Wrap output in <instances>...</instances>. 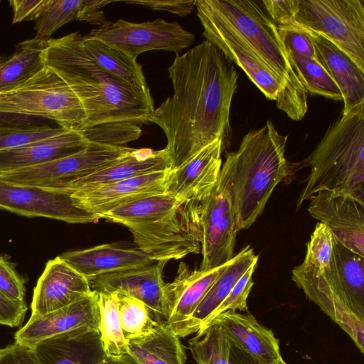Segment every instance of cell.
Listing matches in <instances>:
<instances>
[{
	"label": "cell",
	"mask_w": 364,
	"mask_h": 364,
	"mask_svg": "<svg viewBox=\"0 0 364 364\" xmlns=\"http://www.w3.org/2000/svg\"><path fill=\"white\" fill-rule=\"evenodd\" d=\"M133 148L93 141L82 151L36 166L0 173V180L14 185L63 190L72 182L103 168Z\"/></svg>",
	"instance_id": "obj_9"
},
{
	"label": "cell",
	"mask_w": 364,
	"mask_h": 364,
	"mask_svg": "<svg viewBox=\"0 0 364 364\" xmlns=\"http://www.w3.org/2000/svg\"><path fill=\"white\" fill-rule=\"evenodd\" d=\"M299 0H263L269 17L277 27H289L294 24Z\"/></svg>",
	"instance_id": "obj_44"
},
{
	"label": "cell",
	"mask_w": 364,
	"mask_h": 364,
	"mask_svg": "<svg viewBox=\"0 0 364 364\" xmlns=\"http://www.w3.org/2000/svg\"><path fill=\"white\" fill-rule=\"evenodd\" d=\"M171 170L139 176L72 194L79 205L100 218L105 213L123 203L146 196L165 193Z\"/></svg>",
	"instance_id": "obj_25"
},
{
	"label": "cell",
	"mask_w": 364,
	"mask_h": 364,
	"mask_svg": "<svg viewBox=\"0 0 364 364\" xmlns=\"http://www.w3.org/2000/svg\"><path fill=\"white\" fill-rule=\"evenodd\" d=\"M207 6L242 36L281 85L279 109L292 120L307 112V94L298 79L277 26L255 1L204 0Z\"/></svg>",
	"instance_id": "obj_5"
},
{
	"label": "cell",
	"mask_w": 364,
	"mask_h": 364,
	"mask_svg": "<svg viewBox=\"0 0 364 364\" xmlns=\"http://www.w3.org/2000/svg\"><path fill=\"white\" fill-rule=\"evenodd\" d=\"M127 228L134 243L153 261L177 260L201 250L198 201L183 203L156 220Z\"/></svg>",
	"instance_id": "obj_8"
},
{
	"label": "cell",
	"mask_w": 364,
	"mask_h": 364,
	"mask_svg": "<svg viewBox=\"0 0 364 364\" xmlns=\"http://www.w3.org/2000/svg\"><path fill=\"white\" fill-rule=\"evenodd\" d=\"M100 311L97 293L90 294L54 311L30 318L14 334V343L28 348L48 338L87 327L99 330Z\"/></svg>",
	"instance_id": "obj_18"
},
{
	"label": "cell",
	"mask_w": 364,
	"mask_h": 364,
	"mask_svg": "<svg viewBox=\"0 0 364 364\" xmlns=\"http://www.w3.org/2000/svg\"><path fill=\"white\" fill-rule=\"evenodd\" d=\"M291 65L300 82L311 94L342 101L341 92L319 60L288 52Z\"/></svg>",
	"instance_id": "obj_37"
},
{
	"label": "cell",
	"mask_w": 364,
	"mask_h": 364,
	"mask_svg": "<svg viewBox=\"0 0 364 364\" xmlns=\"http://www.w3.org/2000/svg\"><path fill=\"white\" fill-rule=\"evenodd\" d=\"M230 262L206 270H191L181 262L173 281L165 283L163 302L166 320L163 322L178 336L186 337V331L192 314Z\"/></svg>",
	"instance_id": "obj_17"
},
{
	"label": "cell",
	"mask_w": 364,
	"mask_h": 364,
	"mask_svg": "<svg viewBox=\"0 0 364 364\" xmlns=\"http://www.w3.org/2000/svg\"><path fill=\"white\" fill-rule=\"evenodd\" d=\"M309 200L310 215L326 225L344 247L364 257V200L338 191H321Z\"/></svg>",
	"instance_id": "obj_16"
},
{
	"label": "cell",
	"mask_w": 364,
	"mask_h": 364,
	"mask_svg": "<svg viewBox=\"0 0 364 364\" xmlns=\"http://www.w3.org/2000/svg\"><path fill=\"white\" fill-rule=\"evenodd\" d=\"M291 274L292 281L306 296L344 331L363 353L364 321L350 307L339 280L333 253L329 265L323 270H304L296 266Z\"/></svg>",
	"instance_id": "obj_13"
},
{
	"label": "cell",
	"mask_w": 364,
	"mask_h": 364,
	"mask_svg": "<svg viewBox=\"0 0 364 364\" xmlns=\"http://www.w3.org/2000/svg\"><path fill=\"white\" fill-rule=\"evenodd\" d=\"M0 291L13 300L25 301V281L16 270L14 264L1 255Z\"/></svg>",
	"instance_id": "obj_43"
},
{
	"label": "cell",
	"mask_w": 364,
	"mask_h": 364,
	"mask_svg": "<svg viewBox=\"0 0 364 364\" xmlns=\"http://www.w3.org/2000/svg\"><path fill=\"white\" fill-rule=\"evenodd\" d=\"M257 259L258 256L250 245L234 256L194 311L189 320L186 336L198 332L203 322L225 299L237 281Z\"/></svg>",
	"instance_id": "obj_30"
},
{
	"label": "cell",
	"mask_w": 364,
	"mask_h": 364,
	"mask_svg": "<svg viewBox=\"0 0 364 364\" xmlns=\"http://www.w3.org/2000/svg\"><path fill=\"white\" fill-rule=\"evenodd\" d=\"M182 204L168 194H154L119 205L100 218L127 227L159 219Z\"/></svg>",
	"instance_id": "obj_35"
},
{
	"label": "cell",
	"mask_w": 364,
	"mask_h": 364,
	"mask_svg": "<svg viewBox=\"0 0 364 364\" xmlns=\"http://www.w3.org/2000/svg\"><path fill=\"white\" fill-rule=\"evenodd\" d=\"M0 208L26 217H44L68 223L96 222L100 218L79 205L73 194L0 180Z\"/></svg>",
	"instance_id": "obj_14"
},
{
	"label": "cell",
	"mask_w": 364,
	"mask_h": 364,
	"mask_svg": "<svg viewBox=\"0 0 364 364\" xmlns=\"http://www.w3.org/2000/svg\"><path fill=\"white\" fill-rule=\"evenodd\" d=\"M39 364H102L107 358L98 329L83 327L31 348Z\"/></svg>",
	"instance_id": "obj_23"
},
{
	"label": "cell",
	"mask_w": 364,
	"mask_h": 364,
	"mask_svg": "<svg viewBox=\"0 0 364 364\" xmlns=\"http://www.w3.org/2000/svg\"><path fill=\"white\" fill-rule=\"evenodd\" d=\"M92 291L87 279L58 256L46 263L33 289L30 318L65 307Z\"/></svg>",
	"instance_id": "obj_19"
},
{
	"label": "cell",
	"mask_w": 364,
	"mask_h": 364,
	"mask_svg": "<svg viewBox=\"0 0 364 364\" xmlns=\"http://www.w3.org/2000/svg\"><path fill=\"white\" fill-rule=\"evenodd\" d=\"M81 43L85 53L107 71L135 87L149 88L142 66L136 59L88 34L81 36Z\"/></svg>",
	"instance_id": "obj_33"
},
{
	"label": "cell",
	"mask_w": 364,
	"mask_h": 364,
	"mask_svg": "<svg viewBox=\"0 0 364 364\" xmlns=\"http://www.w3.org/2000/svg\"><path fill=\"white\" fill-rule=\"evenodd\" d=\"M96 293L100 311L99 331L107 357L115 358L128 353V341L120 325L117 293Z\"/></svg>",
	"instance_id": "obj_36"
},
{
	"label": "cell",
	"mask_w": 364,
	"mask_h": 364,
	"mask_svg": "<svg viewBox=\"0 0 364 364\" xmlns=\"http://www.w3.org/2000/svg\"><path fill=\"white\" fill-rule=\"evenodd\" d=\"M27 305L13 300L0 291V325L11 328L19 326L24 320Z\"/></svg>",
	"instance_id": "obj_45"
},
{
	"label": "cell",
	"mask_w": 364,
	"mask_h": 364,
	"mask_svg": "<svg viewBox=\"0 0 364 364\" xmlns=\"http://www.w3.org/2000/svg\"><path fill=\"white\" fill-rule=\"evenodd\" d=\"M168 72L173 94L148 121L164 131L175 170L214 141L223 139L238 75L233 63L207 40L176 55Z\"/></svg>",
	"instance_id": "obj_1"
},
{
	"label": "cell",
	"mask_w": 364,
	"mask_h": 364,
	"mask_svg": "<svg viewBox=\"0 0 364 364\" xmlns=\"http://www.w3.org/2000/svg\"><path fill=\"white\" fill-rule=\"evenodd\" d=\"M287 139L267 121L247 132L236 151L227 154L218 178L229 193L239 230L257 220L275 187L289 176Z\"/></svg>",
	"instance_id": "obj_3"
},
{
	"label": "cell",
	"mask_w": 364,
	"mask_h": 364,
	"mask_svg": "<svg viewBox=\"0 0 364 364\" xmlns=\"http://www.w3.org/2000/svg\"><path fill=\"white\" fill-rule=\"evenodd\" d=\"M203 259L200 269L227 264L234 257L239 231L229 193L218 178L215 186L198 201Z\"/></svg>",
	"instance_id": "obj_11"
},
{
	"label": "cell",
	"mask_w": 364,
	"mask_h": 364,
	"mask_svg": "<svg viewBox=\"0 0 364 364\" xmlns=\"http://www.w3.org/2000/svg\"><path fill=\"white\" fill-rule=\"evenodd\" d=\"M112 2L107 0H44L35 20L36 36L50 38L61 26L74 21L100 26L107 21L101 9Z\"/></svg>",
	"instance_id": "obj_28"
},
{
	"label": "cell",
	"mask_w": 364,
	"mask_h": 364,
	"mask_svg": "<svg viewBox=\"0 0 364 364\" xmlns=\"http://www.w3.org/2000/svg\"><path fill=\"white\" fill-rule=\"evenodd\" d=\"M293 26L326 38L364 71L363 0H299Z\"/></svg>",
	"instance_id": "obj_7"
},
{
	"label": "cell",
	"mask_w": 364,
	"mask_h": 364,
	"mask_svg": "<svg viewBox=\"0 0 364 364\" xmlns=\"http://www.w3.org/2000/svg\"><path fill=\"white\" fill-rule=\"evenodd\" d=\"M59 257L87 280L107 273L149 265L154 262L134 243L126 242L67 252Z\"/></svg>",
	"instance_id": "obj_22"
},
{
	"label": "cell",
	"mask_w": 364,
	"mask_h": 364,
	"mask_svg": "<svg viewBox=\"0 0 364 364\" xmlns=\"http://www.w3.org/2000/svg\"><path fill=\"white\" fill-rule=\"evenodd\" d=\"M277 29L287 53H295L318 60L314 40L309 32L295 26L277 27Z\"/></svg>",
	"instance_id": "obj_42"
},
{
	"label": "cell",
	"mask_w": 364,
	"mask_h": 364,
	"mask_svg": "<svg viewBox=\"0 0 364 364\" xmlns=\"http://www.w3.org/2000/svg\"><path fill=\"white\" fill-rule=\"evenodd\" d=\"M223 142L222 139L214 141L186 164L171 170L165 193L183 203L200 200L218 181L222 166Z\"/></svg>",
	"instance_id": "obj_21"
},
{
	"label": "cell",
	"mask_w": 364,
	"mask_h": 364,
	"mask_svg": "<svg viewBox=\"0 0 364 364\" xmlns=\"http://www.w3.org/2000/svg\"><path fill=\"white\" fill-rule=\"evenodd\" d=\"M48 39L35 36L18 43L12 54L0 56V92L25 82L46 67L43 53Z\"/></svg>",
	"instance_id": "obj_32"
},
{
	"label": "cell",
	"mask_w": 364,
	"mask_h": 364,
	"mask_svg": "<svg viewBox=\"0 0 364 364\" xmlns=\"http://www.w3.org/2000/svg\"><path fill=\"white\" fill-rule=\"evenodd\" d=\"M102 364H140L129 353L115 358H107Z\"/></svg>",
	"instance_id": "obj_49"
},
{
	"label": "cell",
	"mask_w": 364,
	"mask_h": 364,
	"mask_svg": "<svg viewBox=\"0 0 364 364\" xmlns=\"http://www.w3.org/2000/svg\"><path fill=\"white\" fill-rule=\"evenodd\" d=\"M171 169L170 159L165 148L158 151L133 149L103 168L72 182L63 190L70 193L85 192L130 178Z\"/></svg>",
	"instance_id": "obj_24"
},
{
	"label": "cell",
	"mask_w": 364,
	"mask_h": 364,
	"mask_svg": "<svg viewBox=\"0 0 364 364\" xmlns=\"http://www.w3.org/2000/svg\"><path fill=\"white\" fill-rule=\"evenodd\" d=\"M319 62L338 87L343 102L342 114L364 102V71L326 38L309 33Z\"/></svg>",
	"instance_id": "obj_27"
},
{
	"label": "cell",
	"mask_w": 364,
	"mask_h": 364,
	"mask_svg": "<svg viewBox=\"0 0 364 364\" xmlns=\"http://www.w3.org/2000/svg\"><path fill=\"white\" fill-rule=\"evenodd\" d=\"M44 0H10L14 11L13 23L36 20Z\"/></svg>",
	"instance_id": "obj_48"
},
{
	"label": "cell",
	"mask_w": 364,
	"mask_h": 364,
	"mask_svg": "<svg viewBox=\"0 0 364 364\" xmlns=\"http://www.w3.org/2000/svg\"><path fill=\"white\" fill-rule=\"evenodd\" d=\"M333 255L350 307L364 321V257L344 247L335 237Z\"/></svg>",
	"instance_id": "obj_34"
},
{
	"label": "cell",
	"mask_w": 364,
	"mask_h": 364,
	"mask_svg": "<svg viewBox=\"0 0 364 364\" xmlns=\"http://www.w3.org/2000/svg\"><path fill=\"white\" fill-rule=\"evenodd\" d=\"M196 0H128V4H136L152 10L166 11L181 17L191 14L195 6Z\"/></svg>",
	"instance_id": "obj_46"
},
{
	"label": "cell",
	"mask_w": 364,
	"mask_h": 364,
	"mask_svg": "<svg viewBox=\"0 0 364 364\" xmlns=\"http://www.w3.org/2000/svg\"><path fill=\"white\" fill-rule=\"evenodd\" d=\"M0 364H39L31 348L14 343L0 349Z\"/></svg>",
	"instance_id": "obj_47"
},
{
	"label": "cell",
	"mask_w": 364,
	"mask_h": 364,
	"mask_svg": "<svg viewBox=\"0 0 364 364\" xmlns=\"http://www.w3.org/2000/svg\"><path fill=\"white\" fill-rule=\"evenodd\" d=\"M81 36L74 32L50 38L43 60L80 101L86 115L84 129L111 123H147L155 109L149 88L135 87L99 65L84 50Z\"/></svg>",
	"instance_id": "obj_2"
},
{
	"label": "cell",
	"mask_w": 364,
	"mask_h": 364,
	"mask_svg": "<svg viewBox=\"0 0 364 364\" xmlns=\"http://www.w3.org/2000/svg\"><path fill=\"white\" fill-rule=\"evenodd\" d=\"M276 364H287V362L284 361V360L283 358H282L281 360H279Z\"/></svg>",
	"instance_id": "obj_50"
},
{
	"label": "cell",
	"mask_w": 364,
	"mask_h": 364,
	"mask_svg": "<svg viewBox=\"0 0 364 364\" xmlns=\"http://www.w3.org/2000/svg\"><path fill=\"white\" fill-rule=\"evenodd\" d=\"M197 364H264L230 340L220 326L210 323L188 340Z\"/></svg>",
	"instance_id": "obj_29"
},
{
	"label": "cell",
	"mask_w": 364,
	"mask_h": 364,
	"mask_svg": "<svg viewBox=\"0 0 364 364\" xmlns=\"http://www.w3.org/2000/svg\"><path fill=\"white\" fill-rule=\"evenodd\" d=\"M307 165L310 172L298 209L321 191L347 192L364 200V102L329 127Z\"/></svg>",
	"instance_id": "obj_4"
},
{
	"label": "cell",
	"mask_w": 364,
	"mask_h": 364,
	"mask_svg": "<svg viewBox=\"0 0 364 364\" xmlns=\"http://www.w3.org/2000/svg\"><path fill=\"white\" fill-rule=\"evenodd\" d=\"M0 3H1V0H0Z\"/></svg>",
	"instance_id": "obj_51"
},
{
	"label": "cell",
	"mask_w": 364,
	"mask_h": 364,
	"mask_svg": "<svg viewBox=\"0 0 364 364\" xmlns=\"http://www.w3.org/2000/svg\"><path fill=\"white\" fill-rule=\"evenodd\" d=\"M0 114L46 118L75 130H83L86 122L78 97L46 66L25 82L0 92Z\"/></svg>",
	"instance_id": "obj_6"
},
{
	"label": "cell",
	"mask_w": 364,
	"mask_h": 364,
	"mask_svg": "<svg viewBox=\"0 0 364 364\" xmlns=\"http://www.w3.org/2000/svg\"><path fill=\"white\" fill-rule=\"evenodd\" d=\"M66 129L30 124L1 125L0 151L14 149L62 134Z\"/></svg>",
	"instance_id": "obj_39"
},
{
	"label": "cell",
	"mask_w": 364,
	"mask_h": 364,
	"mask_svg": "<svg viewBox=\"0 0 364 364\" xmlns=\"http://www.w3.org/2000/svg\"><path fill=\"white\" fill-rule=\"evenodd\" d=\"M333 235L328 227L319 222L316 224L306 245L303 262L298 267L304 270L321 272L330 263L333 253Z\"/></svg>",
	"instance_id": "obj_40"
},
{
	"label": "cell",
	"mask_w": 364,
	"mask_h": 364,
	"mask_svg": "<svg viewBox=\"0 0 364 364\" xmlns=\"http://www.w3.org/2000/svg\"><path fill=\"white\" fill-rule=\"evenodd\" d=\"M166 262L104 274L88 279L92 291L132 296L144 302L156 316H165L163 269Z\"/></svg>",
	"instance_id": "obj_20"
},
{
	"label": "cell",
	"mask_w": 364,
	"mask_h": 364,
	"mask_svg": "<svg viewBox=\"0 0 364 364\" xmlns=\"http://www.w3.org/2000/svg\"><path fill=\"white\" fill-rule=\"evenodd\" d=\"M128 353L140 364H185L180 337L162 321L144 336L128 341Z\"/></svg>",
	"instance_id": "obj_31"
},
{
	"label": "cell",
	"mask_w": 364,
	"mask_h": 364,
	"mask_svg": "<svg viewBox=\"0 0 364 364\" xmlns=\"http://www.w3.org/2000/svg\"><path fill=\"white\" fill-rule=\"evenodd\" d=\"M88 35L136 60L141 53L154 50L178 55L195 41L194 34L178 23L168 22L163 18L141 23L123 19L107 21L91 30Z\"/></svg>",
	"instance_id": "obj_10"
},
{
	"label": "cell",
	"mask_w": 364,
	"mask_h": 364,
	"mask_svg": "<svg viewBox=\"0 0 364 364\" xmlns=\"http://www.w3.org/2000/svg\"><path fill=\"white\" fill-rule=\"evenodd\" d=\"M112 126L101 124L83 130L67 129L53 137L0 151V173L11 172L66 157L85 149L90 142L108 144Z\"/></svg>",
	"instance_id": "obj_15"
},
{
	"label": "cell",
	"mask_w": 364,
	"mask_h": 364,
	"mask_svg": "<svg viewBox=\"0 0 364 364\" xmlns=\"http://www.w3.org/2000/svg\"><path fill=\"white\" fill-rule=\"evenodd\" d=\"M203 36L237 64L269 100H277L281 85L247 41L228 23L212 11L204 0H196Z\"/></svg>",
	"instance_id": "obj_12"
},
{
	"label": "cell",
	"mask_w": 364,
	"mask_h": 364,
	"mask_svg": "<svg viewBox=\"0 0 364 364\" xmlns=\"http://www.w3.org/2000/svg\"><path fill=\"white\" fill-rule=\"evenodd\" d=\"M117 294L120 325L125 339L128 341L150 333L158 321L152 318L146 304L132 296Z\"/></svg>",
	"instance_id": "obj_38"
},
{
	"label": "cell",
	"mask_w": 364,
	"mask_h": 364,
	"mask_svg": "<svg viewBox=\"0 0 364 364\" xmlns=\"http://www.w3.org/2000/svg\"><path fill=\"white\" fill-rule=\"evenodd\" d=\"M257 262L258 259L253 262L247 271L237 281L225 299L203 322L200 328L206 325L217 316L226 311H248L247 301L251 289L254 285L252 275L257 268Z\"/></svg>",
	"instance_id": "obj_41"
},
{
	"label": "cell",
	"mask_w": 364,
	"mask_h": 364,
	"mask_svg": "<svg viewBox=\"0 0 364 364\" xmlns=\"http://www.w3.org/2000/svg\"><path fill=\"white\" fill-rule=\"evenodd\" d=\"M210 323L218 324L230 340L264 364H276L282 358L279 341L274 332L261 324L249 311H226L202 328Z\"/></svg>",
	"instance_id": "obj_26"
}]
</instances>
